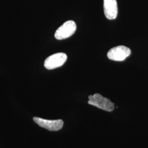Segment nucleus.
Here are the masks:
<instances>
[{
    "label": "nucleus",
    "instance_id": "nucleus-1",
    "mask_svg": "<svg viewBox=\"0 0 148 148\" xmlns=\"http://www.w3.org/2000/svg\"><path fill=\"white\" fill-rule=\"evenodd\" d=\"M88 103L106 111H112L114 109V104L109 99L99 93L88 97Z\"/></svg>",
    "mask_w": 148,
    "mask_h": 148
},
{
    "label": "nucleus",
    "instance_id": "nucleus-2",
    "mask_svg": "<svg viewBox=\"0 0 148 148\" xmlns=\"http://www.w3.org/2000/svg\"><path fill=\"white\" fill-rule=\"evenodd\" d=\"M76 30V24L73 21H68L59 27L54 34L58 40H64L72 36Z\"/></svg>",
    "mask_w": 148,
    "mask_h": 148
},
{
    "label": "nucleus",
    "instance_id": "nucleus-3",
    "mask_svg": "<svg viewBox=\"0 0 148 148\" xmlns=\"http://www.w3.org/2000/svg\"><path fill=\"white\" fill-rule=\"evenodd\" d=\"M131 53V49L124 46H118L112 48L107 53L108 58L115 61H123Z\"/></svg>",
    "mask_w": 148,
    "mask_h": 148
},
{
    "label": "nucleus",
    "instance_id": "nucleus-4",
    "mask_svg": "<svg viewBox=\"0 0 148 148\" xmlns=\"http://www.w3.org/2000/svg\"><path fill=\"white\" fill-rule=\"evenodd\" d=\"M67 56L65 53H57L51 55L46 59L44 66L47 69L52 70L62 66L67 60Z\"/></svg>",
    "mask_w": 148,
    "mask_h": 148
},
{
    "label": "nucleus",
    "instance_id": "nucleus-5",
    "mask_svg": "<svg viewBox=\"0 0 148 148\" xmlns=\"http://www.w3.org/2000/svg\"><path fill=\"white\" fill-rule=\"evenodd\" d=\"M33 120L39 126L45 128L50 131H57L63 126L64 122L62 120H49L38 117H34Z\"/></svg>",
    "mask_w": 148,
    "mask_h": 148
},
{
    "label": "nucleus",
    "instance_id": "nucleus-6",
    "mask_svg": "<svg viewBox=\"0 0 148 148\" xmlns=\"http://www.w3.org/2000/svg\"><path fill=\"white\" fill-rule=\"evenodd\" d=\"M104 12L107 19H116L118 13L116 0H104Z\"/></svg>",
    "mask_w": 148,
    "mask_h": 148
}]
</instances>
